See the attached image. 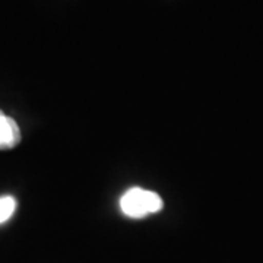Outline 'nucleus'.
<instances>
[{"instance_id":"1","label":"nucleus","mask_w":263,"mask_h":263,"mask_svg":"<svg viewBox=\"0 0 263 263\" xmlns=\"http://www.w3.org/2000/svg\"><path fill=\"white\" fill-rule=\"evenodd\" d=\"M123 214L130 218H143L149 214H157L164 208V202L158 193L141 187L127 190L120 199Z\"/></svg>"},{"instance_id":"2","label":"nucleus","mask_w":263,"mask_h":263,"mask_svg":"<svg viewBox=\"0 0 263 263\" xmlns=\"http://www.w3.org/2000/svg\"><path fill=\"white\" fill-rule=\"evenodd\" d=\"M22 139L18 123L12 117L0 111V149H12L18 146Z\"/></svg>"},{"instance_id":"3","label":"nucleus","mask_w":263,"mask_h":263,"mask_svg":"<svg viewBox=\"0 0 263 263\" xmlns=\"http://www.w3.org/2000/svg\"><path fill=\"white\" fill-rule=\"evenodd\" d=\"M16 209V200L15 197L9 196H0V224L9 221L12 215L15 214Z\"/></svg>"}]
</instances>
